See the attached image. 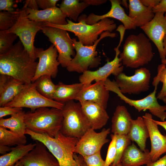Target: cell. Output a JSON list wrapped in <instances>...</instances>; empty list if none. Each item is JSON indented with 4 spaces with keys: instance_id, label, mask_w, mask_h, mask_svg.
<instances>
[{
    "instance_id": "1",
    "label": "cell",
    "mask_w": 166,
    "mask_h": 166,
    "mask_svg": "<svg viewBox=\"0 0 166 166\" xmlns=\"http://www.w3.org/2000/svg\"><path fill=\"white\" fill-rule=\"evenodd\" d=\"M38 64L19 40L9 51L0 54V74L29 84L32 83Z\"/></svg>"
},
{
    "instance_id": "2",
    "label": "cell",
    "mask_w": 166,
    "mask_h": 166,
    "mask_svg": "<svg viewBox=\"0 0 166 166\" xmlns=\"http://www.w3.org/2000/svg\"><path fill=\"white\" fill-rule=\"evenodd\" d=\"M63 119L62 110L43 107L26 113L24 122L31 131L54 137L60 131Z\"/></svg>"
},
{
    "instance_id": "3",
    "label": "cell",
    "mask_w": 166,
    "mask_h": 166,
    "mask_svg": "<svg viewBox=\"0 0 166 166\" xmlns=\"http://www.w3.org/2000/svg\"><path fill=\"white\" fill-rule=\"evenodd\" d=\"M25 134L42 142L57 161L59 166H77L73 157L75 146L79 139L66 136L60 132L54 137L36 133L27 128Z\"/></svg>"
},
{
    "instance_id": "4",
    "label": "cell",
    "mask_w": 166,
    "mask_h": 166,
    "mask_svg": "<svg viewBox=\"0 0 166 166\" xmlns=\"http://www.w3.org/2000/svg\"><path fill=\"white\" fill-rule=\"evenodd\" d=\"M150 40L144 34H130L126 38L123 50L119 54L123 65L131 68H136L148 64L154 53Z\"/></svg>"
},
{
    "instance_id": "5",
    "label": "cell",
    "mask_w": 166,
    "mask_h": 166,
    "mask_svg": "<svg viewBox=\"0 0 166 166\" xmlns=\"http://www.w3.org/2000/svg\"><path fill=\"white\" fill-rule=\"evenodd\" d=\"M68 23L65 25H56L47 22H44L45 26L59 28L73 33L78 38L79 41L85 45H93L98 37L103 32H112L117 27L114 21L109 18H105L93 25L87 24L82 15L79 17L78 22H74L67 19Z\"/></svg>"
},
{
    "instance_id": "6",
    "label": "cell",
    "mask_w": 166,
    "mask_h": 166,
    "mask_svg": "<svg viewBox=\"0 0 166 166\" xmlns=\"http://www.w3.org/2000/svg\"><path fill=\"white\" fill-rule=\"evenodd\" d=\"M100 36L93 45L89 46L85 45L81 42L77 41L75 38H72L76 53L66 68L68 71L83 73L88 70L89 68H96L101 64V57L98 56V52L96 51L97 45L102 39L107 37L114 38L116 34L106 31Z\"/></svg>"
},
{
    "instance_id": "7",
    "label": "cell",
    "mask_w": 166,
    "mask_h": 166,
    "mask_svg": "<svg viewBox=\"0 0 166 166\" xmlns=\"http://www.w3.org/2000/svg\"><path fill=\"white\" fill-rule=\"evenodd\" d=\"M62 110L63 119L60 132L64 135L79 139L91 128L80 102H66Z\"/></svg>"
},
{
    "instance_id": "8",
    "label": "cell",
    "mask_w": 166,
    "mask_h": 166,
    "mask_svg": "<svg viewBox=\"0 0 166 166\" xmlns=\"http://www.w3.org/2000/svg\"><path fill=\"white\" fill-rule=\"evenodd\" d=\"M104 85L108 91L116 93L120 99L129 105L134 107L138 112L148 110L151 114L159 118L162 121L166 118V105H162L157 101L156 96L157 88L144 98L139 100L132 99L121 93L115 80L108 78L104 82Z\"/></svg>"
},
{
    "instance_id": "9",
    "label": "cell",
    "mask_w": 166,
    "mask_h": 166,
    "mask_svg": "<svg viewBox=\"0 0 166 166\" xmlns=\"http://www.w3.org/2000/svg\"><path fill=\"white\" fill-rule=\"evenodd\" d=\"M28 13L23 6L20 9V15L16 24L7 30V32L12 33L18 37L25 49L31 58L34 61L35 58L34 42L36 34L45 26L44 22L30 20L28 18Z\"/></svg>"
},
{
    "instance_id": "10",
    "label": "cell",
    "mask_w": 166,
    "mask_h": 166,
    "mask_svg": "<svg viewBox=\"0 0 166 166\" xmlns=\"http://www.w3.org/2000/svg\"><path fill=\"white\" fill-rule=\"evenodd\" d=\"M64 105V103L49 99L42 95L37 90L35 83L32 82L26 84L22 92L5 106L28 108L34 111L43 107L62 110Z\"/></svg>"
},
{
    "instance_id": "11",
    "label": "cell",
    "mask_w": 166,
    "mask_h": 166,
    "mask_svg": "<svg viewBox=\"0 0 166 166\" xmlns=\"http://www.w3.org/2000/svg\"><path fill=\"white\" fill-rule=\"evenodd\" d=\"M42 30L57 49L61 66L66 68L76 55L72 38L67 31L59 28L44 26Z\"/></svg>"
},
{
    "instance_id": "12",
    "label": "cell",
    "mask_w": 166,
    "mask_h": 166,
    "mask_svg": "<svg viewBox=\"0 0 166 166\" xmlns=\"http://www.w3.org/2000/svg\"><path fill=\"white\" fill-rule=\"evenodd\" d=\"M151 77L150 71L142 67L136 69L132 76L122 72L115 76V81L123 94H138L149 89Z\"/></svg>"
},
{
    "instance_id": "13",
    "label": "cell",
    "mask_w": 166,
    "mask_h": 166,
    "mask_svg": "<svg viewBox=\"0 0 166 166\" xmlns=\"http://www.w3.org/2000/svg\"><path fill=\"white\" fill-rule=\"evenodd\" d=\"M119 33L120 41L118 46L114 49L116 54L114 59L110 61L107 60L104 65L96 70H88L83 72L79 77L80 82L86 85L91 84L94 81H105L110 75L115 76L123 72L124 66L122 65L121 59L119 57L121 53L119 48L123 40L125 32L121 31Z\"/></svg>"
},
{
    "instance_id": "14",
    "label": "cell",
    "mask_w": 166,
    "mask_h": 166,
    "mask_svg": "<svg viewBox=\"0 0 166 166\" xmlns=\"http://www.w3.org/2000/svg\"><path fill=\"white\" fill-rule=\"evenodd\" d=\"M110 129L103 128L99 132L89 128L79 139L75 146L74 153L83 157L91 156L100 152L103 145L108 142L107 138L110 132Z\"/></svg>"
},
{
    "instance_id": "15",
    "label": "cell",
    "mask_w": 166,
    "mask_h": 166,
    "mask_svg": "<svg viewBox=\"0 0 166 166\" xmlns=\"http://www.w3.org/2000/svg\"><path fill=\"white\" fill-rule=\"evenodd\" d=\"M34 52L35 58L39 59V62L32 82L44 75L55 78L57 75L60 64L57 60V51L54 46L51 44L45 50L34 47Z\"/></svg>"
},
{
    "instance_id": "16",
    "label": "cell",
    "mask_w": 166,
    "mask_h": 166,
    "mask_svg": "<svg viewBox=\"0 0 166 166\" xmlns=\"http://www.w3.org/2000/svg\"><path fill=\"white\" fill-rule=\"evenodd\" d=\"M163 12L155 13L150 22L140 27L149 40L155 44L161 59L166 58L163 46L164 40L166 35V18Z\"/></svg>"
},
{
    "instance_id": "17",
    "label": "cell",
    "mask_w": 166,
    "mask_h": 166,
    "mask_svg": "<svg viewBox=\"0 0 166 166\" xmlns=\"http://www.w3.org/2000/svg\"><path fill=\"white\" fill-rule=\"evenodd\" d=\"M111 6L107 13L98 15L93 13L88 16L85 14H82L85 22L87 24L93 25L105 18H112L121 22L126 30L135 29L137 27L135 20L130 18L125 13L124 9L121 4V1L119 0H110Z\"/></svg>"
},
{
    "instance_id": "18",
    "label": "cell",
    "mask_w": 166,
    "mask_h": 166,
    "mask_svg": "<svg viewBox=\"0 0 166 166\" xmlns=\"http://www.w3.org/2000/svg\"><path fill=\"white\" fill-rule=\"evenodd\" d=\"M142 117L148 128L151 141L150 156L152 161L154 162L166 153V136L160 132L151 113H146Z\"/></svg>"
},
{
    "instance_id": "19",
    "label": "cell",
    "mask_w": 166,
    "mask_h": 166,
    "mask_svg": "<svg viewBox=\"0 0 166 166\" xmlns=\"http://www.w3.org/2000/svg\"><path fill=\"white\" fill-rule=\"evenodd\" d=\"M34 147L20 160L23 166H59L54 156L42 142L36 141Z\"/></svg>"
},
{
    "instance_id": "20",
    "label": "cell",
    "mask_w": 166,
    "mask_h": 166,
    "mask_svg": "<svg viewBox=\"0 0 166 166\" xmlns=\"http://www.w3.org/2000/svg\"><path fill=\"white\" fill-rule=\"evenodd\" d=\"M104 82L100 81L93 84L83 85L76 100L79 102H93L106 109L109 97V91L106 89Z\"/></svg>"
},
{
    "instance_id": "21",
    "label": "cell",
    "mask_w": 166,
    "mask_h": 166,
    "mask_svg": "<svg viewBox=\"0 0 166 166\" xmlns=\"http://www.w3.org/2000/svg\"><path fill=\"white\" fill-rule=\"evenodd\" d=\"M80 102L83 111L89 121L91 128L94 130L100 129L106 124L109 116L105 109L91 101H83Z\"/></svg>"
},
{
    "instance_id": "22",
    "label": "cell",
    "mask_w": 166,
    "mask_h": 166,
    "mask_svg": "<svg viewBox=\"0 0 166 166\" xmlns=\"http://www.w3.org/2000/svg\"><path fill=\"white\" fill-rule=\"evenodd\" d=\"M24 7L28 13V18L30 20L56 25H65L68 23L66 15L62 13L59 8L56 6L41 10Z\"/></svg>"
},
{
    "instance_id": "23",
    "label": "cell",
    "mask_w": 166,
    "mask_h": 166,
    "mask_svg": "<svg viewBox=\"0 0 166 166\" xmlns=\"http://www.w3.org/2000/svg\"><path fill=\"white\" fill-rule=\"evenodd\" d=\"M148 149L144 151L139 148L133 143L128 146L122 156L121 162L123 166H141L151 163Z\"/></svg>"
},
{
    "instance_id": "24",
    "label": "cell",
    "mask_w": 166,
    "mask_h": 166,
    "mask_svg": "<svg viewBox=\"0 0 166 166\" xmlns=\"http://www.w3.org/2000/svg\"><path fill=\"white\" fill-rule=\"evenodd\" d=\"M132 120L130 113L125 106L118 105L112 119L111 131L113 134L116 135H127Z\"/></svg>"
},
{
    "instance_id": "25",
    "label": "cell",
    "mask_w": 166,
    "mask_h": 166,
    "mask_svg": "<svg viewBox=\"0 0 166 166\" xmlns=\"http://www.w3.org/2000/svg\"><path fill=\"white\" fill-rule=\"evenodd\" d=\"M128 16L135 20L137 27H141L150 22L155 16L152 8L144 6L140 0H129Z\"/></svg>"
},
{
    "instance_id": "26",
    "label": "cell",
    "mask_w": 166,
    "mask_h": 166,
    "mask_svg": "<svg viewBox=\"0 0 166 166\" xmlns=\"http://www.w3.org/2000/svg\"><path fill=\"white\" fill-rule=\"evenodd\" d=\"M127 136L131 141L137 144L141 150L144 151L146 149V141L149 137V133L143 117H138L136 119L132 120Z\"/></svg>"
},
{
    "instance_id": "27",
    "label": "cell",
    "mask_w": 166,
    "mask_h": 166,
    "mask_svg": "<svg viewBox=\"0 0 166 166\" xmlns=\"http://www.w3.org/2000/svg\"><path fill=\"white\" fill-rule=\"evenodd\" d=\"M83 86L80 82L66 85L60 82L56 85L53 100L63 103L76 100Z\"/></svg>"
},
{
    "instance_id": "28",
    "label": "cell",
    "mask_w": 166,
    "mask_h": 166,
    "mask_svg": "<svg viewBox=\"0 0 166 166\" xmlns=\"http://www.w3.org/2000/svg\"><path fill=\"white\" fill-rule=\"evenodd\" d=\"M36 143L20 145L11 148V150L0 156V166H14L35 146Z\"/></svg>"
},
{
    "instance_id": "29",
    "label": "cell",
    "mask_w": 166,
    "mask_h": 166,
    "mask_svg": "<svg viewBox=\"0 0 166 166\" xmlns=\"http://www.w3.org/2000/svg\"><path fill=\"white\" fill-rule=\"evenodd\" d=\"M26 85L10 77L4 88L0 91V106H4L12 101L22 92Z\"/></svg>"
},
{
    "instance_id": "30",
    "label": "cell",
    "mask_w": 166,
    "mask_h": 166,
    "mask_svg": "<svg viewBox=\"0 0 166 166\" xmlns=\"http://www.w3.org/2000/svg\"><path fill=\"white\" fill-rule=\"evenodd\" d=\"M25 111L22 110L8 118L0 119V126L8 128L20 135H25L26 129L24 122Z\"/></svg>"
},
{
    "instance_id": "31",
    "label": "cell",
    "mask_w": 166,
    "mask_h": 166,
    "mask_svg": "<svg viewBox=\"0 0 166 166\" xmlns=\"http://www.w3.org/2000/svg\"><path fill=\"white\" fill-rule=\"evenodd\" d=\"M63 0L59 5L62 13L74 21H77L79 15L89 5L85 0Z\"/></svg>"
},
{
    "instance_id": "32",
    "label": "cell",
    "mask_w": 166,
    "mask_h": 166,
    "mask_svg": "<svg viewBox=\"0 0 166 166\" xmlns=\"http://www.w3.org/2000/svg\"><path fill=\"white\" fill-rule=\"evenodd\" d=\"M26 142L25 135L20 136L0 126V144L10 147L17 146L26 144Z\"/></svg>"
},
{
    "instance_id": "33",
    "label": "cell",
    "mask_w": 166,
    "mask_h": 166,
    "mask_svg": "<svg viewBox=\"0 0 166 166\" xmlns=\"http://www.w3.org/2000/svg\"><path fill=\"white\" fill-rule=\"evenodd\" d=\"M51 77L49 75H43L34 83L37 90L41 94L47 98L53 100L56 85L52 82Z\"/></svg>"
},
{
    "instance_id": "34",
    "label": "cell",
    "mask_w": 166,
    "mask_h": 166,
    "mask_svg": "<svg viewBox=\"0 0 166 166\" xmlns=\"http://www.w3.org/2000/svg\"><path fill=\"white\" fill-rule=\"evenodd\" d=\"M161 64L157 67V74L153 79L152 84L157 88L160 82L162 83V88L156 96L157 99L162 100L166 95V58L161 59Z\"/></svg>"
},
{
    "instance_id": "35",
    "label": "cell",
    "mask_w": 166,
    "mask_h": 166,
    "mask_svg": "<svg viewBox=\"0 0 166 166\" xmlns=\"http://www.w3.org/2000/svg\"><path fill=\"white\" fill-rule=\"evenodd\" d=\"M20 15V9L13 11H0V31L7 30L17 22Z\"/></svg>"
},
{
    "instance_id": "36",
    "label": "cell",
    "mask_w": 166,
    "mask_h": 166,
    "mask_svg": "<svg viewBox=\"0 0 166 166\" xmlns=\"http://www.w3.org/2000/svg\"><path fill=\"white\" fill-rule=\"evenodd\" d=\"M116 136V155L114 162L111 165L112 166H115L121 162L122 156L125 150L131 144V141L129 139L127 135Z\"/></svg>"
},
{
    "instance_id": "37",
    "label": "cell",
    "mask_w": 166,
    "mask_h": 166,
    "mask_svg": "<svg viewBox=\"0 0 166 166\" xmlns=\"http://www.w3.org/2000/svg\"><path fill=\"white\" fill-rule=\"evenodd\" d=\"M18 36L6 30L0 31V54L9 51L13 46L14 41Z\"/></svg>"
},
{
    "instance_id": "38",
    "label": "cell",
    "mask_w": 166,
    "mask_h": 166,
    "mask_svg": "<svg viewBox=\"0 0 166 166\" xmlns=\"http://www.w3.org/2000/svg\"><path fill=\"white\" fill-rule=\"evenodd\" d=\"M111 140L109 145L104 166H110L114 162L116 155L117 136L113 134L111 135Z\"/></svg>"
},
{
    "instance_id": "39",
    "label": "cell",
    "mask_w": 166,
    "mask_h": 166,
    "mask_svg": "<svg viewBox=\"0 0 166 166\" xmlns=\"http://www.w3.org/2000/svg\"><path fill=\"white\" fill-rule=\"evenodd\" d=\"M83 157L88 166H104L105 161L102 158L100 152Z\"/></svg>"
},
{
    "instance_id": "40",
    "label": "cell",
    "mask_w": 166,
    "mask_h": 166,
    "mask_svg": "<svg viewBox=\"0 0 166 166\" xmlns=\"http://www.w3.org/2000/svg\"><path fill=\"white\" fill-rule=\"evenodd\" d=\"M22 110V108L4 106L0 107V118L8 115H12Z\"/></svg>"
},
{
    "instance_id": "41",
    "label": "cell",
    "mask_w": 166,
    "mask_h": 166,
    "mask_svg": "<svg viewBox=\"0 0 166 166\" xmlns=\"http://www.w3.org/2000/svg\"><path fill=\"white\" fill-rule=\"evenodd\" d=\"M39 8L43 10L47 9L56 6L58 0H36Z\"/></svg>"
},
{
    "instance_id": "42",
    "label": "cell",
    "mask_w": 166,
    "mask_h": 166,
    "mask_svg": "<svg viewBox=\"0 0 166 166\" xmlns=\"http://www.w3.org/2000/svg\"><path fill=\"white\" fill-rule=\"evenodd\" d=\"M16 1L13 0H0V10L6 11H14L13 8Z\"/></svg>"
},
{
    "instance_id": "43",
    "label": "cell",
    "mask_w": 166,
    "mask_h": 166,
    "mask_svg": "<svg viewBox=\"0 0 166 166\" xmlns=\"http://www.w3.org/2000/svg\"><path fill=\"white\" fill-rule=\"evenodd\" d=\"M154 13L157 12H163L166 11V0H160L159 3L156 6L152 8Z\"/></svg>"
},
{
    "instance_id": "44",
    "label": "cell",
    "mask_w": 166,
    "mask_h": 166,
    "mask_svg": "<svg viewBox=\"0 0 166 166\" xmlns=\"http://www.w3.org/2000/svg\"><path fill=\"white\" fill-rule=\"evenodd\" d=\"M146 166H166V154L157 160L152 162Z\"/></svg>"
},
{
    "instance_id": "45",
    "label": "cell",
    "mask_w": 166,
    "mask_h": 166,
    "mask_svg": "<svg viewBox=\"0 0 166 166\" xmlns=\"http://www.w3.org/2000/svg\"><path fill=\"white\" fill-rule=\"evenodd\" d=\"M26 8L34 10H39V6L36 0H26L24 2L23 6Z\"/></svg>"
},
{
    "instance_id": "46",
    "label": "cell",
    "mask_w": 166,
    "mask_h": 166,
    "mask_svg": "<svg viewBox=\"0 0 166 166\" xmlns=\"http://www.w3.org/2000/svg\"><path fill=\"white\" fill-rule=\"evenodd\" d=\"M73 157L77 166H88L85 161L83 157L81 155H77L74 153Z\"/></svg>"
},
{
    "instance_id": "47",
    "label": "cell",
    "mask_w": 166,
    "mask_h": 166,
    "mask_svg": "<svg viewBox=\"0 0 166 166\" xmlns=\"http://www.w3.org/2000/svg\"><path fill=\"white\" fill-rule=\"evenodd\" d=\"M145 6L152 8L156 6L160 2V0H140Z\"/></svg>"
},
{
    "instance_id": "48",
    "label": "cell",
    "mask_w": 166,
    "mask_h": 166,
    "mask_svg": "<svg viewBox=\"0 0 166 166\" xmlns=\"http://www.w3.org/2000/svg\"><path fill=\"white\" fill-rule=\"evenodd\" d=\"M89 5H99L104 3L107 2L106 0H85Z\"/></svg>"
},
{
    "instance_id": "49",
    "label": "cell",
    "mask_w": 166,
    "mask_h": 166,
    "mask_svg": "<svg viewBox=\"0 0 166 166\" xmlns=\"http://www.w3.org/2000/svg\"><path fill=\"white\" fill-rule=\"evenodd\" d=\"M11 148L10 146L0 144V153L2 155H5L11 150Z\"/></svg>"
},
{
    "instance_id": "50",
    "label": "cell",
    "mask_w": 166,
    "mask_h": 166,
    "mask_svg": "<svg viewBox=\"0 0 166 166\" xmlns=\"http://www.w3.org/2000/svg\"><path fill=\"white\" fill-rule=\"evenodd\" d=\"M153 121L158 125H159L161 126L166 131V121H158L153 119Z\"/></svg>"
},
{
    "instance_id": "51",
    "label": "cell",
    "mask_w": 166,
    "mask_h": 166,
    "mask_svg": "<svg viewBox=\"0 0 166 166\" xmlns=\"http://www.w3.org/2000/svg\"><path fill=\"white\" fill-rule=\"evenodd\" d=\"M163 46L164 52L165 56L166 57V35H165L164 40Z\"/></svg>"
},
{
    "instance_id": "52",
    "label": "cell",
    "mask_w": 166,
    "mask_h": 166,
    "mask_svg": "<svg viewBox=\"0 0 166 166\" xmlns=\"http://www.w3.org/2000/svg\"><path fill=\"white\" fill-rule=\"evenodd\" d=\"M14 166H23V164L21 160L18 161Z\"/></svg>"
},
{
    "instance_id": "53",
    "label": "cell",
    "mask_w": 166,
    "mask_h": 166,
    "mask_svg": "<svg viewBox=\"0 0 166 166\" xmlns=\"http://www.w3.org/2000/svg\"><path fill=\"white\" fill-rule=\"evenodd\" d=\"M162 100L166 105V95L164 97V98L162 99Z\"/></svg>"
},
{
    "instance_id": "54",
    "label": "cell",
    "mask_w": 166,
    "mask_h": 166,
    "mask_svg": "<svg viewBox=\"0 0 166 166\" xmlns=\"http://www.w3.org/2000/svg\"><path fill=\"white\" fill-rule=\"evenodd\" d=\"M110 166H112L111 165ZM115 166H123L122 165L121 163L120 162Z\"/></svg>"
},
{
    "instance_id": "55",
    "label": "cell",
    "mask_w": 166,
    "mask_h": 166,
    "mask_svg": "<svg viewBox=\"0 0 166 166\" xmlns=\"http://www.w3.org/2000/svg\"><path fill=\"white\" fill-rule=\"evenodd\" d=\"M164 15H165V17L166 18V12L165 13V14H164Z\"/></svg>"
}]
</instances>
